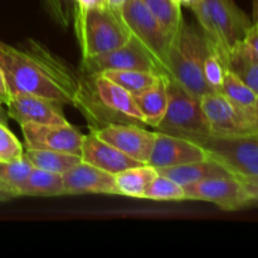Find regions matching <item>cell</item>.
I'll use <instances>...</instances> for the list:
<instances>
[{
    "instance_id": "obj_1",
    "label": "cell",
    "mask_w": 258,
    "mask_h": 258,
    "mask_svg": "<svg viewBox=\"0 0 258 258\" xmlns=\"http://www.w3.org/2000/svg\"><path fill=\"white\" fill-rule=\"evenodd\" d=\"M0 67L10 95L29 93L73 105L80 76L63 59L35 40L15 48L0 40Z\"/></svg>"
},
{
    "instance_id": "obj_2",
    "label": "cell",
    "mask_w": 258,
    "mask_h": 258,
    "mask_svg": "<svg viewBox=\"0 0 258 258\" xmlns=\"http://www.w3.org/2000/svg\"><path fill=\"white\" fill-rule=\"evenodd\" d=\"M73 106L85 116L91 131L110 123L146 126L134 96L101 73L81 72Z\"/></svg>"
},
{
    "instance_id": "obj_3",
    "label": "cell",
    "mask_w": 258,
    "mask_h": 258,
    "mask_svg": "<svg viewBox=\"0 0 258 258\" xmlns=\"http://www.w3.org/2000/svg\"><path fill=\"white\" fill-rule=\"evenodd\" d=\"M211 45L201 28L184 22L171 40L166 58V76L201 100L212 91L203 76L204 59Z\"/></svg>"
},
{
    "instance_id": "obj_4",
    "label": "cell",
    "mask_w": 258,
    "mask_h": 258,
    "mask_svg": "<svg viewBox=\"0 0 258 258\" xmlns=\"http://www.w3.org/2000/svg\"><path fill=\"white\" fill-rule=\"evenodd\" d=\"M211 49L226 63L229 50L242 42L252 23L234 0H203L193 10Z\"/></svg>"
},
{
    "instance_id": "obj_5",
    "label": "cell",
    "mask_w": 258,
    "mask_h": 258,
    "mask_svg": "<svg viewBox=\"0 0 258 258\" xmlns=\"http://www.w3.org/2000/svg\"><path fill=\"white\" fill-rule=\"evenodd\" d=\"M72 24L82 59L115 49L131 39L121 12L108 5L88 10L82 17L75 18Z\"/></svg>"
},
{
    "instance_id": "obj_6",
    "label": "cell",
    "mask_w": 258,
    "mask_h": 258,
    "mask_svg": "<svg viewBox=\"0 0 258 258\" xmlns=\"http://www.w3.org/2000/svg\"><path fill=\"white\" fill-rule=\"evenodd\" d=\"M155 130L191 141L211 135V128L202 108L201 100L169 77L168 107Z\"/></svg>"
},
{
    "instance_id": "obj_7",
    "label": "cell",
    "mask_w": 258,
    "mask_h": 258,
    "mask_svg": "<svg viewBox=\"0 0 258 258\" xmlns=\"http://www.w3.org/2000/svg\"><path fill=\"white\" fill-rule=\"evenodd\" d=\"M194 143L232 175L239 179L258 178V134L208 135L197 139Z\"/></svg>"
},
{
    "instance_id": "obj_8",
    "label": "cell",
    "mask_w": 258,
    "mask_h": 258,
    "mask_svg": "<svg viewBox=\"0 0 258 258\" xmlns=\"http://www.w3.org/2000/svg\"><path fill=\"white\" fill-rule=\"evenodd\" d=\"M121 17L131 38L153 57L161 73L166 75V58L174 35L161 25L141 0H128L121 9Z\"/></svg>"
},
{
    "instance_id": "obj_9",
    "label": "cell",
    "mask_w": 258,
    "mask_h": 258,
    "mask_svg": "<svg viewBox=\"0 0 258 258\" xmlns=\"http://www.w3.org/2000/svg\"><path fill=\"white\" fill-rule=\"evenodd\" d=\"M183 189L185 199L209 202L223 211H241L252 207L246 185L234 175L204 179L184 185Z\"/></svg>"
},
{
    "instance_id": "obj_10",
    "label": "cell",
    "mask_w": 258,
    "mask_h": 258,
    "mask_svg": "<svg viewBox=\"0 0 258 258\" xmlns=\"http://www.w3.org/2000/svg\"><path fill=\"white\" fill-rule=\"evenodd\" d=\"M201 105L209 123L211 135L258 134L254 121L221 92H209L204 95L201 98Z\"/></svg>"
},
{
    "instance_id": "obj_11",
    "label": "cell",
    "mask_w": 258,
    "mask_h": 258,
    "mask_svg": "<svg viewBox=\"0 0 258 258\" xmlns=\"http://www.w3.org/2000/svg\"><path fill=\"white\" fill-rule=\"evenodd\" d=\"M108 70L149 71L163 75L153 57L134 38L121 47L96 57L82 59L81 63V72L87 75L101 73Z\"/></svg>"
},
{
    "instance_id": "obj_12",
    "label": "cell",
    "mask_w": 258,
    "mask_h": 258,
    "mask_svg": "<svg viewBox=\"0 0 258 258\" xmlns=\"http://www.w3.org/2000/svg\"><path fill=\"white\" fill-rule=\"evenodd\" d=\"M25 149L53 150L76 154L81 156L83 134L67 125H45V123L27 122L20 125Z\"/></svg>"
},
{
    "instance_id": "obj_13",
    "label": "cell",
    "mask_w": 258,
    "mask_h": 258,
    "mask_svg": "<svg viewBox=\"0 0 258 258\" xmlns=\"http://www.w3.org/2000/svg\"><path fill=\"white\" fill-rule=\"evenodd\" d=\"M93 133L105 143L141 164H148L155 144L156 131L146 130L144 126L133 123H110Z\"/></svg>"
},
{
    "instance_id": "obj_14",
    "label": "cell",
    "mask_w": 258,
    "mask_h": 258,
    "mask_svg": "<svg viewBox=\"0 0 258 258\" xmlns=\"http://www.w3.org/2000/svg\"><path fill=\"white\" fill-rule=\"evenodd\" d=\"M9 118L17 121L19 125L27 122L45 123V125H67L63 107L64 105L49 98L29 93L10 95L7 105Z\"/></svg>"
},
{
    "instance_id": "obj_15",
    "label": "cell",
    "mask_w": 258,
    "mask_h": 258,
    "mask_svg": "<svg viewBox=\"0 0 258 258\" xmlns=\"http://www.w3.org/2000/svg\"><path fill=\"white\" fill-rule=\"evenodd\" d=\"M206 159H208V155L204 149L194 141L156 131L155 144L148 165L155 169L173 168Z\"/></svg>"
},
{
    "instance_id": "obj_16",
    "label": "cell",
    "mask_w": 258,
    "mask_h": 258,
    "mask_svg": "<svg viewBox=\"0 0 258 258\" xmlns=\"http://www.w3.org/2000/svg\"><path fill=\"white\" fill-rule=\"evenodd\" d=\"M66 196L81 194H111L118 196L115 175L81 161L62 174Z\"/></svg>"
},
{
    "instance_id": "obj_17",
    "label": "cell",
    "mask_w": 258,
    "mask_h": 258,
    "mask_svg": "<svg viewBox=\"0 0 258 258\" xmlns=\"http://www.w3.org/2000/svg\"><path fill=\"white\" fill-rule=\"evenodd\" d=\"M81 159L83 163L91 164L113 175L128 168L143 165L139 161L131 159L130 156L121 153L115 146L101 140L93 131H91L88 135H83Z\"/></svg>"
},
{
    "instance_id": "obj_18",
    "label": "cell",
    "mask_w": 258,
    "mask_h": 258,
    "mask_svg": "<svg viewBox=\"0 0 258 258\" xmlns=\"http://www.w3.org/2000/svg\"><path fill=\"white\" fill-rule=\"evenodd\" d=\"M146 126L155 128L163 120L168 107V77L160 75L158 82L134 96Z\"/></svg>"
},
{
    "instance_id": "obj_19",
    "label": "cell",
    "mask_w": 258,
    "mask_h": 258,
    "mask_svg": "<svg viewBox=\"0 0 258 258\" xmlns=\"http://www.w3.org/2000/svg\"><path fill=\"white\" fill-rule=\"evenodd\" d=\"M156 171H158V174L171 179L181 186L204 180V179L214 178V176L232 175L227 169H224L221 164H218L211 158L202 161H196V163L173 166V168L156 169Z\"/></svg>"
},
{
    "instance_id": "obj_20",
    "label": "cell",
    "mask_w": 258,
    "mask_h": 258,
    "mask_svg": "<svg viewBox=\"0 0 258 258\" xmlns=\"http://www.w3.org/2000/svg\"><path fill=\"white\" fill-rule=\"evenodd\" d=\"M226 67L258 95V55L243 40L229 50Z\"/></svg>"
},
{
    "instance_id": "obj_21",
    "label": "cell",
    "mask_w": 258,
    "mask_h": 258,
    "mask_svg": "<svg viewBox=\"0 0 258 258\" xmlns=\"http://www.w3.org/2000/svg\"><path fill=\"white\" fill-rule=\"evenodd\" d=\"M156 175H158L156 169L148 164L128 168L116 174L115 180L118 196L144 199L146 189Z\"/></svg>"
},
{
    "instance_id": "obj_22",
    "label": "cell",
    "mask_w": 258,
    "mask_h": 258,
    "mask_svg": "<svg viewBox=\"0 0 258 258\" xmlns=\"http://www.w3.org/2000/svg\"><path fill=\"white\" fill-rule=\"evenodd\" d=\"M60 196H66L62 175L37 168L32 169L19 191V197L49 198Z\"/></svg>"
},
{
    "instance_id": "obj_23",
    "label": "cell",
    "mask_w": 258,
    "mask_h": 258,
    "mask_svg": "<svg viewBox=\"0 0 258 258\" xmlns=\"http://www.w3.org/2000/svg\"><path fill=\"white\" fill-rule=\"evenodd\" d=\"M24 158L29 161L33 168L60 174V175L82 161L81 156L76 154L53 150H38V149H25Z\"/></svg>"
},
{
    "instance_id": "obj_24",
    "label": "cell",
    "mask_w": 258,
    "mask_h": 258,
    "mask_svg": "<svg viewBox=\"0 0 258 258\" xmlns=\"http://www.w3.org/2000/svg\"><path fill=\"white\" fill-rule=\"evenodd\" d=\"M219 92L226 96L239 110L247 113L254 121L258 128L256 117V102L258 95L252 88H249L243 81L239 80L234 73L227 70L226 77H224L223 85H222Z\"/></svg>"
},
{
    "instance_id": "obj_25",
    "label": "cell",
    "mask_w": 258,
    "mask_h": 258,
    "mask_svg": "<svg viewBox=\"0 0 258 258\" xmlns=\"http://www.w3.org/2000/svg\"><path fill=\"white\" fill-rule=\"evenodd\" d=\"M101 75L121 86L133 96L139 95L155 85L160 78V75L149 71H136V70H108L101 72Z\"/></svg>"
},
{
    "instance_id": "obj_26",
    "label": "cell",
    "mask_w": 258,
    "mask_h": 258,
    "mask_svg": "<svg viewBox=\"0 0 258 258\" xmlns=\"http://www.w3.org/2000/svg\"><path fill=\"white\" fill-rule=\"evenodd\" d=\"M32 169L33 166L24 156L19 160L0 161V189L8 198L19 197L20 188Z\"/></svg>"
},
{
    "instance_id": "obj_27",
    "label": "cell",
    "mask_w": 258,
    "mask_h": 258,
    "mask_svg": "<svg viewBox=\"0 0 258 258\" xmlns=\"http://www.w3.org/2000/svg\"><path fill=\"white\" fill-rule=\"evenodd\" d=\"M149 12L161 23L164 28L175 35L184 23L181 7L175 0H141Z\"/></svg>"
},
{
    "instance_id": "obj_28",
    "label": "cell",
    "mask_w": 258,
    "mask_h": 258,
    "mask_svg": "<svg viewBox=\"0 0 258 258\" xmlns=\"http://www.w3.org/2000/svg\"><path fill=\"white\" fill-rule=\"evenodd\" d=\"M144 199L160 202H178L185 201V194H184L183 186L179 185L171 179L158 174L146 189Z\"/></svg>"
},
{
    "instance_id": "obj_29",
    "label": "cell",
    "mask_w": 258,
    "mask_h": 258,
    "mask_svg": "<svg viewBox=\"0 0 258 258\" xmlns=\"http://www.w3.org/2000/svg\"><path fill=\"white\" fill-rule=\"evenodd\" d=\"M226 72L227 67L224 60L217 53L211 50L204 59L203 76L207 85L211 87L212 91H216V92L221 91L224 77H226Z\"/></svg>"
},
{
    "instance_id": "obj_30",
    "label": "cell",
    "mask_w": 258,
    "mask_h": 258,
    "mask_svg": "<svg viewBox=\"0 0 258 258\" xmlns=\"http://www.w3.org/2000/svg\"><path fill=\"white\" fill-rule=\"evenodd\" d=\"M24 156V146L12 133L8 123L0 120V161L19 160Z\"/></svg>"
},
{
    "instance_id": "obj_31",
    "label": "cell",
    "mask_w": 258,
    "mask_h": 258,
    "mask_svg": "<svg viewBox=\"0 0 258 258\" xmlns=\"http://www.w3.org/2000/svg\"><path fill=\"white\" fill-rule=\"evenodd\" d=\"M47 12L62 28H68L73 23L75 0H44Z\"/></svg>"
},
{
    "instance_id": "obj_32",
    "label": "cell",
    "mask_w": 258,
    "mask_h": 258,
    "mask_svg": "<svg viewBox=\"0 0 258 258\" xmlns=\"http://www.w3.org/2000/svg\"><path fill=\"white\" fill-rule=\"evenodd\" d=\"M106 5H108L107 0H75V15H73V19L77 17H82L88 10L95 9V8H102L106 7Z\"/></svg>"
},
{
    "instance_id": "obj_33",
    "label": "cell",
    "mask_w": 258,
    "mask_h": 258,
    "mask_svg": "<svg viewBox=\"0 0 258 258\" xmlns=\"http://www.w3.org/2000/svg\"><path fill=\"white\" fill-rule=\"evenodd\" d=\"M243 42L258 55V25L256 23L248 28L243 38Z\"/></svg>"
},
{
    "instance_id": "obj_34",
    "label": "cell",
    "mask_w": 258,
    "mask_h": 258,
    "mask_svg": "<svg viewBox=\"0 0 258 258\" xmlns=\"http://www.w3.org/2000/svg\"><path fill=\"white\" fill-rule=\"evenodd\" d=\"M242 181H243L247 190H248L252 207L258 206V178L242 179Z\"/></svg>"
},
{
    "instance_id": "obj_35",
    "label": "cell",
    "mask_w": 258,
    "mask_h": 258,
    "mask_svg": "<svg viewBox=\"0 0 258 258\" xmlns=\"http://www.w3.org/2000/svg\"><path fill=\"white\" fill-rule=\"evenodd\" d=\"M10 98L9 88H8L7 80H5L4 72H3L2 67H0V105L5 106Z\"/></svg>"
},
{
    "instance_id": "obj_36",
    "label": "cell",
    "mask_w": 258,
    "mask_h": 258,
    "mask_svg": "<svg viewBox=\"0 0 258 258\" xmlns=\"http://www.w3.org/2000/svg\"><path fill=\"white\" fill-rule=\"evenodd\" d=\"M202 2L203 0H175L176 4L184 8H189L190 10H194L197 7H199Z\"/></svg>"
},
{
    "instance_id": "obj_37",
    "label": "cell",
    "mask_w": 258,
    "mask_h": 258,
    "mask_svg": "<svg viewBox=\"0 0 258 258\" xmlns=\"http://www.w3.org/2000/svg\"><path fill=\"white\" fill-rule=\"evenodd\" d=\"M127 2H128V0H107V4H108V7H111L112 9L120 10V12H121L122 7Z\"/></svg>"
},
{
    "instance_id": "obj_38",
    "label": "cell",
    "mask_w": 258,
    "mask_h": 258,
    "mask_svg": "<svg viewBox=\"0 0 258 258\" xmlns=\"http://www.w3.org/2000/svg\"><path fill=\"white\" fill-rule=\"evenodd\" d=\"M8 118H9V116H8L7 110H5V108L3 107V105H0V120L4 121V122L8 123Z\"/></svg>"
},
{
    "instance_id": "obj_39",
    "label": "cell",
    "mask_w": 258,
    "mask_h": 258,
    "mask_svg": "<svg viewBox=\"0 0 258 258\" xmlns=\"http://www.w3.org/2000/svg\"><path fill=\"white\" fill-rule=\"evenodd\" d=\"M7 199H9V198H8V197L4 194V191H3L2 189H0V202H2V201H7Z\"/></svg>"
},
{
    "instance_id": "obj_40",
    "label": "cell",
    "mask_w": 258,
    "mask_h": 258,
    "mask_svg": "<svg viewBox=\"0 0 258 258\" xmlns=\"http://www.w3.org/2000/svg\"><path fill=\"white\" fill-rule=\"evenodd\" d=\"M256 24L258 25V0H256Z\"/></svg>"
},
{
    "instance_id": "obj_41",
    "label": "cell",
    "mask_w": 258,
    "mask_h": 258,
    "mask_svg": "<svg viewBox=\"0 0 258 258\" xmlns=\"http://www.w3.org/2000/svg\"><path fill=\"white\" fill-rule=\"evenodd\" d=\"M256 117H257V125H258V98L256 102Z\"/></svg>"
}]
</instances>
